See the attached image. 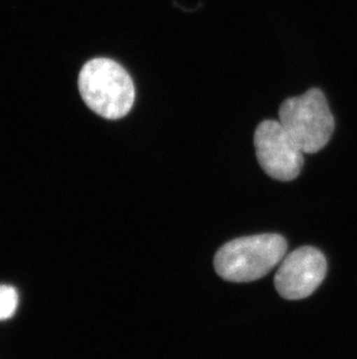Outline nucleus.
Returning <instances> with one entry per match:
<instances>
[{
  "label": "nucleus",
  "instance_id": "nucleus-1",
  "mask_svg": "<svg viewBox=\"0 0 357 359\" xmlns=\"http://www.w3.org/2000/svg\"><path fill=\"white\" fill-rule=\"evenodd\" d=\"M78 86L85 104L108 120L125 118L135 102V85L121 65L109 58H94L81 69Z\"/></svg>",
  "mask_w": 357,
  "mask_h": 359
},
{
  "label": "nucleus",
  "instance_id": "nucleus-2",
  "mask_svg": "<svg viewBox=\"0 0 357 359\" xmlns=\"http://www.w3.org/2000/svg\"><path fill=\"white\" fill-rule=\"evenodd\" d=\"M286 238L260 234L236 238L224 244L215 256L219 277L232 283H250L268 275L286 256Z\"/></svg>",
  "mask_w": 357,
  "mask_h": 359
},
{
  "label": "nucleus",
  "instance_id": "nucleus-6",
  "mask_svg": "<svg viewBox=\"0 0 357 359\" xmlns=\"http://www.w3.org/2000/svg\"><path fill=\"white\" fill-rule=\"evenodd\" d=\"M18 294L12 287H0V320L6 319L17 309Z\"/></svg>",
  "mask_w": 357,
  "mask_h": 359
},
{
  "label": "nucleus",
  "instance_id": "nucleus-4",
  "mask_svg": "<svg viewBox=\"0 0 357 359\" xmlns=\"http://www.w3.org/2000/svg\"><path fill=\"white\" fill-rule=\"evenodd\" d=\"M256 158L273 180L290 182L300 176L303 151L293 136L276 120H265L254 133Z\"/></svg>",
  "mask_w": 357,
  "mask_h": 359
},
{
  "label": "nucleus",
  "instance_id": "nucleus-3",
  "mask_svg": "<svg viewBox=\"0 0 357 359\" xmlns=\"http://www.w3.org/2000/svg\"><path fill=\"white\" fill-rule=\"evenodd\" d=\"M279 118L304 154L323 149L335 129L333 114L319 88H310L300 97L284 100Z\"/></svg>",
  "mask_w": 357,
  "mask_h": 359
},
{
  "label": "nucleus",
  "instance_id": "nucleus-5",
  "mask_svg": "<svg viewBox=\"0 0 357 359\" xmlns=\"http://www.w3.org/2000/svg\"><path fill=\"white\" fill-rule=\"evenodd\" d=\"M327 272L326 258L314 247L298 248L281 262L274 284L286 300L310 297L323 283Z\"/></svg>",
  "mask_w": 357,
  "mask_h": 359
}]
</instances>
